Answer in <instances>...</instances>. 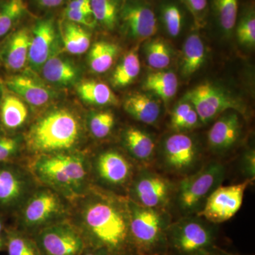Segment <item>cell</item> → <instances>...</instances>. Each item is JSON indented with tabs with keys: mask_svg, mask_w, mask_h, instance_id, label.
<instances>
[{
	"mask_svg": "<svg viewBox=\"0 0 255 255\" xmlns=\"http://www.w3.org/2000/svg\"><path fill=\"white\" fill-rule=\"evenodd\" d=\"M83 220L92 248L112 255H136L130 238L128 199L97 196L85 208Z\"/></svg>",
	"mask_w": 255,
	"mask_h": 255,
	"instance_id": "obj_1",
	"label": "cell"
},
{
	"mask_svg": "<svg viewBox=\"0 0 255 255\" xmlns=\"http://www.w3.org/2000/svg\"><path fill=\"white\" fill-rule=\"evenodd\" d=\"M130 238L136 255H169L168 210L152 209L128 199Z\"/></svg>",
	"mask_w": 255,
	"mask_h": 255,
	"instance_id": "obj_2",
	"label": "cell"
},
{
	"mask_svg": "<svg viewBox=\"0 0 255 255\" xmlns=\"http://www.w3.org/2000/svg\"><path fill=\"white\" fill-rule=\"evenodd\" d=\"M80 127L70 111H52L40 119L28 130L26 140L28 148L38 153L59 152L71 148L78 142Z\"/></svg>",
	"mask_w": 255,
	"mask_h": 255,
	"instance_id": "obj_3",
	"label": "cell"
},
{
	"mask_svg": "<svg viewBox=\"0 0 255 255\" xmlns=\"http://www.w3.org/2000/svg\"><path fill=\"white\" fill-rule=\"evenodd\" d=\"M216 225L198 216H182L167 231L169 255H222Z\"/></svg>",
	"mask_w": 255,
	"mask_h": 255,
	"instance_id": "obj_4",
	"label": "cell"
},
{
	"mask_svg": "<svg viewBox=\"0 0 255 255\" xmlns=\"http://www.w3.org/2000/svg\"><path fill=\"white\" fill-rule=\"evenodd\" d=\"M226 175L224 164L211 160L203 164L196 172L180 179L176 184L173 201L182 216L199 214L211 193L222 185Z\"/></svg>",
	"mask_w": 255,
	"mask_h": 255,
	"instance_id": "obj_5",
	"label": "cell"
},
{
	"mask_svg": "<svg viewBox=\"0 0 255 255\" xmlns=\"http://www.w3.org/2000/svg\"><path fill=\"white\" fill-rule=\"evenodd\" d=\"M155 159L164 172L181 179L196 172L204 164L199 144L184 132H174L166 137Z\"/></svg>",
	"mask_w": 255,
	"mask_h": 255,
	"instance_id": "obj_6",
	"label": "cell"
},
{
	"mask_svg": "<svg viewBox=\"0 0 255 255\" xmlns=\"http://www.w3.org/2000/svg\"><path fill=\"white\" fill-rule=\"evenodd\" d=\"M34 169L42 180L67 190L78 189L86 177L83 159L75 155L49 154L42 156L35 163Z\"/></svg>",
	"mask_w": 255,
	"mask_h": 255,
	"instance_id": "obj_7",
	"label": "cell"
},
{
	"mask_svg": "<svg viewBox=\"0 0 255 255\" xmlns=\"http://www.w3.org/2000/svg\"><path fill=\"white\" fill-rule=\"evenodd\" d=\"M176 184L163 174L143 167L132 178L129 199L145 207L168 210L173 202Z\"/></svg>",
	"mask_w": 255,
	"mask_h": 255,
	"instance_id": "obj_8",
	"label": "cell"
},
{
	"mask_svg": "<svg viewBox=\"0 0 255 255\" xmlns=\"http://www.w3.org/2000/svg\"><path fill=\"white\" fill-rule=\"evenodd\" d=\"M253 182L245 179L239 184L220 186L211 193L204 208L196 216L214 225L232 219L241 209L245 192Z\"/></svg>",
	"mask_w": 255,
	"mask_h": 255,
	"instance_id": "obj_9",
	"label": "cell"
},
{
	"mask_svg": "<svg viewBox=\"0 0 255 255\" xmlns=\"http://www.w3.org/2000/svg\"><path fill=\"white\" fill-rule=\"evenodd\" d=\"M185 101L194 107L201 123L204 124L228 111L243 112V107L237 100L209 82L190 90L185 96Z\"/></svg>",
	"mask_w": 255,
	"mask_h": 255,
	"instance_id": "obj_10",
	"label": "cell"
},
{
	"mask_svg": "<svg viewBox=\"0 0 255 255\" xmlns=\"http://www.w3.org/2000/svg\"><path fill=\"white\" fill-rule=\"evenodd\" d=\"M36 243L41 255H81L86 248L81 234L66 223L43 228Z\"/></svg>",
	"mask_w": 255,
	"mask_h": 255,
	"instance_id": "obj_11",
	"label": "cell"
},
{
	"mask_svg": "<svg viewBox=\"0 0 255 255\" xmlns=\"http://www.w3.org/2000/svg\"><path fill=\"white\" fill-rule=\"evenodd\" d=\"M237 112L233 110L225 112L209 129L207 143L212 154L224 155L239 141L243 125Z\"/></svg>",
	"mask_w": 255,
	"mask_h": 255,
	"instance_id": "obj_12",
	"label": "cell"
},
{
	"mask_svg": "<svg viewBox=\"0 0 255 255\" xmlns=\"http://www.w3.org/2000/svg\"><path fill=\"white\" fill-rule=\"evenodd\" d=\"M96 170L102 182L112 187L130 184L133 178L132 164L117 150H107L101 153L96 161Z\"/></svg>",
	"mask_w": 255,
	"mask_h": 255,
	"instance_id": "obj_13",
	"label": "cell"
},
{
	"mask_svg": "<svg viewBox=\"0 0 255 255\" xmlns=\"http://www.w3.org/2000/svg\"><path fill=\"white\" fill-rule=\"evenodd\" d=\"M56 29L53 18H43L37 21L31 31L28 62L38 70L53 56L56 45Z\"/></svg>",
	"mask_w": 255,
	"mask_h": 255,
	"instance_id": "obj_14",
	"label": "cell"
},
{
	"mask_svg": "<svg viewBox=\"0 0 255 255\" xmlns=\"http://www.w3.org/2000/svg\"><path fill=\"white\" fill-rule=\"evenodd\" d=\"M61 203L58 196L50 191H41L32 196L25 206L23 221L28 227L46 223L59 212Z\"/></svg>",
	"mask_w": 255,
	"mask_h": 255,
	"instance_id": "obj_15",
	"label": "cell"
},
{
	"mask_svg": "<svg viewBox=\"0 0 255 255\" xmlns=\"http://www.w3.org/2000/svg\"><path fill=\"white\" fill-rule=\"evenodd\" d=\"M122 16L129 33L135 38H150L157 31L155 14L152 9L143 5H127L122 11Z\"/></svg>",
	"mask_w": 255,
	"mask_h": 255,
	"instance_id": "obj_16",
	"label": "cell"
},
{
	"mask_svg": "<svg viewBox=\"0 0 255 255\" xmlns=\"http://www.w3.org/2000/svg\"><path fill=\"white\" fill-rule=\"evenodd\" d=\"M31 32L26 28H20L9 37L5 43L0 58L5 67L11 71L21 70L28 62Z\"/></svg>",
	"mask_w": 255,
	"mask_h": 255,
	"instance_id": "obj_17",
	"label": "cell"
},
{
	"mask_svg": "<svg viewBox=\"0 0 255 255\" xmlns=\"http://www.w3.org/2000/svg\"><path fill=\"white\" fill-rule=\"evenodd\" d=\"M4 86L33 107L46 105L51 98V92L34 79L24 75H11L6 78Z\"/></svg>",
	"mask_w": 255,
	"mask_h": 255,
	"instance_id": "obj_18",
	"label": "cell"
},
{
	"mask_svg": "<svg viewBox=\"0 0 255 255\" xmlns=\"http://www.w3.org/2000/svg\"><path fill=\"white\" fill-rule=\"evenodd\" d=\"M124 144L132 159L143 165L155 159V142L145 130L136 127H130L124 133Z\"/></svg>",
	"mask_w": 255,
	"mask_h": 255,
	"instance_id": "obj_19",
	"label": "cell"
},
{
	"mask_svg": "<svg viewBox=\"0 0 255 255\" xmlns=\"http://www.w3.org/2000/svg\"><path fill=\"white\" fill-rule=\"evenodd\" d=\"M0 97V123L7 130L21 127L28 117V110L23 101L8 90L1 88Z\"/></svg>",
	"mask_w": 255,
	"mask_h": 255,
	"instance_id": "obj_20",
	"label": "cell"
},
{
	"mask_svg": "<svg viewBox=\"0 0 255 255\" xmlns=\"http://www.w3.org/2000/svg\"><path fill=\"white\" fill-rule=\"evenodd\" d=\"M124 106L126 112L135 120L149 125L157 122L160 115L159 104L145 94H132L127 97Z\"/></svg>",
	"mask_w": 255,
	"mask_h": 255,
	"instance_id": "obj_21",
	"label": "cell"
},
{
	"mask_svg": "<svg viewBox=\"0 0 255 255\" xmlns=\"http://www.w3.org/2000/svg\"><path fill=\"white\" fill-rule=\"evenodd\" d=\"M41 68L43 78L55 85H69L78 78V72L75 65L71 62L54 55Z\"/></svg>",
	"mask_w": 255,
	"mask_h": 255,
	"instance_id": "obj_22",
	"label": "cell"
},
{
	"mask_svg": "<svg viewBox=\"0 0 255 255\" xmlns=\"http://www.w3.org/2000/svg\"><path fill=\"white\" fill-rule=\"evenodd\" d=\"M77 90L80 98L90 105L106 106L118 103L110 87L103 82L86 80L79 84Z\"/></svg>",
	"mask_w": 255,
	"mask_h": 255,
	"instance_id": "obj_23",
	"label": "cell"
},
{
	"mask_svg": "<svg viewBox=\"0 0 255 255\" xmlns=\"http://www.w3.org/2000/svg\"><path fill=\"white\" fill-rule=\"evenodd\" d=\"M143 88L155 94L164 102L173 98L177 92L178 80L172 72H157L147 75Z\"/></svg>",
	"mask_w": 255,
	"mask_h": 255,
	"instance_id": "obj_24",
	"label": "cell"
},
{
	"mask_svg": "<svg viewBox=\"0 0 255 255\" xmlns=\"http://www.w3.org/2000/svg\"><path fill=\"white\" fill-rule=\"evenodd\" d=\"M205 60V48L200 37L192 34L188 37L183 48L182 74L190 76L196 73Z\"/></svg>",
	"mask_w": 255,
	"mask_h": 255,
	"instance_id": "obj_25",
	"label": "cell"
},
{
	"mask_svg": "<svg viewBox=\"0 0 255 255\" xmlns=\"http://www.w3.org/2000/svg\"><path fill=\"white\" fill-rule=\"evenodd\" d=\"M119 48L114 43L100 41L92 46L89 53V65L97 73L107 72L113 65L119 53Z\"/></svg>",
	"mask_w": 255,
	"mask_h": 255,
	"instance_id": "obj_26",
	"label": "cell"
},
{
	"mask_svg": "<svg viewBox=\"0 0 255 255\" xmlns=\"http://www.w3.org/2000/svg\"><path fill=\"white\" fill-rule=\"evenodd\" d=\"M62 33L64 46L68 53L80 55L90 48L91 36L80 25L68 21L63 24Z\"/></svg>",
	"mask_w": 255,
	"mask_h": 255,
	"instance_id": "obj_27",
	"label": "cell"
},
{
	"mask_svg": "<svg viewBox=\"0 0 255 255\" xmlns=\"http://www.w3.org/2000/svg\"><path fill=\"white\" fill-rule=\"evenodd\" d=\"M140 71V63L135 50L129 52L124 56L122 63L114 70L112 85L116 87H124L131 84Z\"/></svg>",
	"mask_w": 255,
	"mask_h": 255,
	"instance_id": "obj_28",
	"label": "cell"
},
{
	"mask_svg": "<svg viewBox=\"0 0 255 255\" xmlns=\"http://www.w3.org/2000/svg\"><path fill=\"white\" fill-rule=\"evenodd\" d=\"M26 12L23 0H4L0 2V38L7 34Z\"/></svg>",
	"mask_w": 255,
	"mask_h": 255,
	"instance_id": "obj_29",
	"label": "cell"
},
{
	"mask_svg": "<svg viewBox=\"0 0 255 255\" xmlns=\"http://www.w3.org/2000/svg\"><path fill=\"white\" fill-rule=\"evenodd\" d=\"M200 123L194 107L187 101L179 104L171 115L170 127L176 132L192 130Z\"/></svg>",
	"mask_w": 255,
	"mask_h": 255,
	"instance_id": "obj_30",
	"label": "cell"
},
{
	"mask_svg": "<svg viewBox=\"0 0 255 255\" xmlns=\"http://www.w3.org/2000/svg\"><path fill=\"white\" fill-rule=\"evenodd\" d=\"M22 181L12 169L0 168V204H12L22 192Z\"/></svg>",
	"mask_w": 255,
	"mask_h": 255,
	"instance_id": "obj_31",
	"label": "cell"
},
{
	"mask_svg": "<svg viewBox=\"0 0 255 255\" xmlns=\"http://www.w3.org/2000/svg\"><path fill=\"white\" fill-rule=\"evenodd\" d=\"M92 15L96 21L112 29L118 19L119 8L116 0H90Z\"/></svg>",
	"mask_w": 255,
	"mask_h": 255,
	"instance_id": "obj_32",
	"label": "cell"
},
{
	"mask_svg": "<svg viewBox=\"0 0 255 255\" xmlns=\"http://www.w3.org/2000/svg\"><path fill=\"white\" fill-rule=\"evenodd\" d=\"M146 58L148 65L152 68L162 70L171 63V50L162 40H154L146 46Z\"/></svg>",
	"mask_w": 255,
	"mask_h": 255,
	"instance_id": "obj_33",
	"label": "cell"
},
{
	"mask_svg": "<svg viewBox=\"0 0 255 255\" xmlns=\"http://www.w3.org/2000/svg\"><path fill=\"white\" fill-rule=\"evenodd\" d=\"M6 248L8 255H41L36 243L18 233H9Z\"/></svg>",
	"mask_w": 255,
	"mask_h": 255,
	"instance_id": "obj_34",
	"label": "cell"
},
{
	"mask_svg": "<svg viewBox=\"0 0 255 255\" xmlns=\"http://www.w3.org/2000/svg\"><path fill=\"white\" fill-rule=\"evenodd\" d=\"M215 5L223 29L231 31L237 20L238 0H215Z\"/></svg>",
	"mask_w": 255,
	"mask_h": 255,
	"instance_id": "obj_35",
	"label": "cell"
},
{
	"mask_svg": "<svg viewBox=\"0 0 255 255\" xmlns=\"http://www.w3.org/2000/svg\"><path fill=\"white\" fill-rule=\"evenodd\" d=\"M115 124V117L111 112H100L94 114L90 121L92 135L97 138L108 136Z\"/></svg>",
	"mask_w": 255,
	"mask_h": 255,
	"instance_id": "obj_36",
	"label": "cell"
},
{
	"mask_svg": "<svg viewBox=\"0 0 255 255\" xmlns=\"http://www.w3.org/2000/svg\"><path fill=\"white\" fill-rule=\"evenodd\" d=\"M163 19L166 28L172 36H177L182 28V16L180 10L174 5H169L163 10Z\"/></svg>",
	"mask_w": 255,
	"mask_h": 255,
	"instance_id": "obj_37",
	"label": "cell"
},
{
	"mask_svg": "<svg viewBox=\"0 0 255 255\" xmlns=\"http://www.w3.org/2000/svg\"><path fill=\"white\" fill-rule=\"evenodd\" d=\"M238 41L243 45L254 46L255 44V18L253 14L247 16L240 23L237 30Z\"/></svg>",
	"mask_w": 255,
	"mask_h": 255,
	"instance_id": "obj_38",
	"label": "cell"
},
{
	"mask_svg": "<svg viewBox=\"0 0 255 255\" xmlns=\"http://www.w3.org/2000/svg\"><path fill=\"white\" fill-rule=\"evenodd\" d=\"M240 170L246 179L254 181L255 178V150L254 147L243 152L240 160Z\"/></svg>",
	"mask_w": 255,
	"mask_h": 255,
	"instance_id": "obj_39",
	"label": "cell"
},
{
	"mask_svg": "<svg viewBox=\"0 0 255 255\" xmlns=\"http://www.w3.org/2000/svg\"><path fill=\"white\" fill-rule=\"evenodd\" d=\"M18 147V140L16 138L0 135V162L11 158L17 152Z\"/></svg>",
	"mask_w": 255,
	"mask_h": 255,
	"instance_id": "obj_40",
	"label": "cell"
},
{
	"mask_svg": "<svg viewBox=\"0 0 255 255\" xmlns=\"http://www.w3.org/2000/svg\"><path fill=\"white\" fill-rule=\"evenodd\" d=\"M65 16L68 21H71L80 26L92 27L95 25V19L92 15L86 14L82 11L66 9Z\"/></svg>",
	"mask_w": 255,
	"mask_h": 255,
	"instance_id": "obj_41",
	"label": "cell"
},
{
	"mask_svg": "<svg viewBox=\"0 0 255 255\" xmlns=\"http://www.w3.org/2000/svg\"><path fill=\"white\" fill-rule=\"evenodd\" d=\"M67 9L82 11L92 15L90 0H71L68 3ZM93 16V15H92Z\"/></svg>",
	"mask_w": 255,
	"mask_h": 255,
	"instance_id": "obj_42",
	"label": "cell"
},
{
	"mask_svg": "<svg viewBox=\"0 0 255 255\" xmlns=\"http://www.w3.org/2000/svg\"><path fill=\"white\" fill-rule=\"evenodd\" d=\"M194 13H199L206 9L207 0H182Z\"/></svg>",
	"mask_w": 255,
	"mask_h": 255,
	"instance_id": "obj_43",
	"label": "cell"
},
{
	"mask_svg": "<svg viewBox=\"0 0 255 255\" xmlns=\"http://www.w3.org/2000/svg\"><path fill=\"white\" fill-rule=\"evenodd\" d=\"M35 1L41 9H51L61 6L65 0H35Z\"/></svg>",
	"mask_w": 255,
	"mask_h": 255,
	"instance_id": "obj_44",
	"label": "cell"
},
{
	"mask_svg": "<svg viewBox=\"0 0 255 255\" xmlns=\"http://www.w3.org/2000/svg\"><path fill=\"white\" fill-rule=\"evenodd\" d=\"M85 251L82 253L81 255H112L108 252L102 249H97V248H92L90 251Z\"/></svg>",
	"mask_w": 255,
	"mask_h": 255,
	"instance_id": "obj_45",
	"label": "cell"
},
{
	"mask_svg": "<svg viewBox=\"0 0 255 255\" xmlns=\"http://www.w3.org/2000/svg\"><path fill=\"white\" fill-rule=\"evenodd\" d=\"M4 246V242L3 241L2 238H0V251L2 249L3 247Z\"/></svg>",
	"mask_w": 255,
	"mask_h": 255,
	"instance_id": "obj_46",
	"label": "cell"
},
{
	"mask_svg": "<svg viewBox=\"0 0 255 255\" xmlns=\"http://www.w3.org/2000/svg\"><path fill=\"white\" fill-rule=\"evenodd\" d=\"M1 231H2V224H1V221H0V238H1Z\"/></svg>",
	"mask_w": 255,
	"mask_h": 255,
	"instance_id": "obj_47",
	"label": "cell"
},
{
	"mask_svg": "<svg viewBox=\"0 0 255 255\" xmlns=\"http://www.w3.org/2000/svg\"><path fill=\"white\" fill-rule=\"evenodd\" d=\"M221 252H222V255H225L224 253H223V250L221 249Z\"/></svg>",
	"mask_w": 255,
	"mask_h": 255,
	"instance_id": "obj_48",
	"label": "cell"
},
{
	"mask_svg": "<svg viewBox=\"0 0 255 255\" xmlns=\"http://www.w3.org/2000/svg\"><path fill=\"white\" fill-rule=\"evenodd\" d=\"M0 97H1V87H0Z\"/></svg>",
	"mask_w": 255,
	"mask_h": 255,
	"instance_id": "obj_49",
	"label": "cell"
},
{
	"mask_svg": "<svg viewBox=\"0 0 255 255\" xmlns=\"http://www.w3.org/2000/svg\"></svg>",
	"mask_w": 255,
	"mask_h": 255,
	"instance_id": "obj_50",
	"label": "cell"
}]
</instances>
